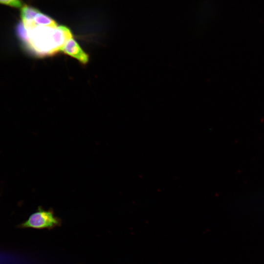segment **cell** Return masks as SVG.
I'll use <instances>...</instances> for the list:
<instances>
[{
  "label": "cell",
  "instance_id": "obj_3",
  "mask_svg": "<svg viewBox=\"0 0 264 264\" xmlns=\"http://www.w3.org/2000/svg\"><path fill=\"white\" fill-rule=\"evenodd\" d=\"M33 19L35 22L39 25L53 28L58 27L57 23L54 20L41 12L37 14Z\"/></svg>",
  "mask_w": 264,
  "mask_h": 264
},
{
  "label": "cell",
  "instance_id": "obj_5",
  "mask_svg": "<svg viewBox=\"0 0 264 264\" xmlns=\"http://www.w3.org/2000/svg\"><path fill=\"white\" fill-rule=\"evenodd\" d=\"M0 4L13 8H20L22 6L21 0H0Z\"/></svg>",
  "mask_w": 264,
  "mask_h": 264
},
{
  "label": "cell",
  "instance_id": "obj_2",
  "mask_svg": "<svg viewBox=\"0 0 264 264\" xmlns=\"http://www.w3.org/2000/svg\"><path fill=\"white\" fill-rule=\"evenodd\" d=\"M61 51L76 58L83 64H86L88 62V55L83 50L73 38L65 43Z\"/></svg>",
  "mask_w": 264,
  "mask_h": 264
},
{
  "label": "cell",
  "instance_id": "obj_1",
  "mask_svg": "<svg viewBox=\"0 0 264 264\" xmlns=\"http://www.w3.org/2000/svg\"><path fill=\"white\" fill-rule=\"evenodd\" d=\"M62 220L55 215L53 209L45 210L41 206L32 213L24 221L18 224V228L53 229L61 225Z\"/></svg>",
  "mask_w": 264,
  "mask_h": 264
},
{
  "label": "cell",
  "instance_id": "obj_4",
  "mask_svg": "<svg viewBox=\"0 0 264 264\" xmlns=\"http://www.w3.org/2000/svg\"><path fill=\"white\" fill-rule=\"evenodd\" d=\"M39 12H40V11L37 8L25 5L22 7L21 11V20L25 21L33 19Z\"/></svg>",
  "mask_w": 264,
  "mask_h": 264
}]
</instances>
